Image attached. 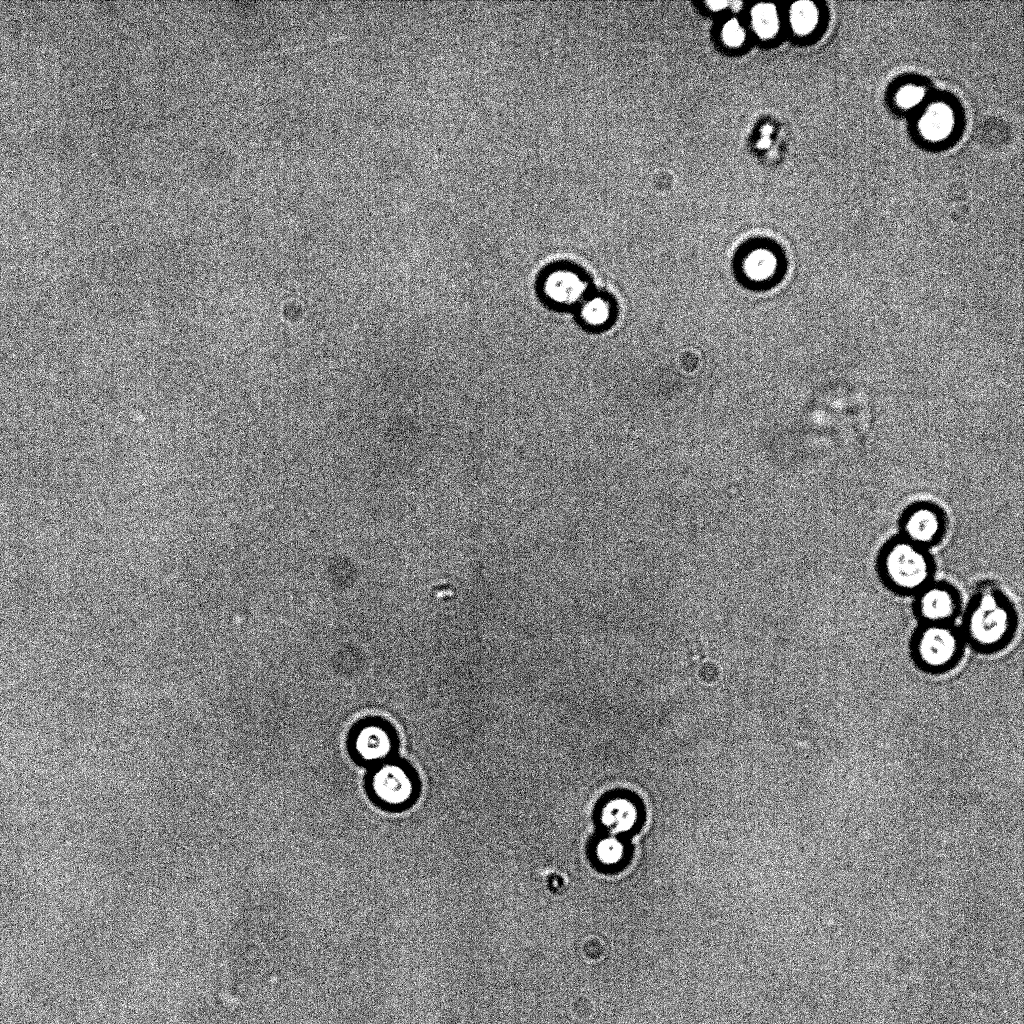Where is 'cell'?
<instances>
[{
    "label": "cell",
    "instance_id": "cell-1",
    "mask_svg": "<svg viewBox=\"0 0 1024 1024\" xmlns=\"http://www.w3.org/2000/svg\"><path fill=\"white\" fill-rule=\"evenodd\" d=\"M875 570L888 590L913 597L935 579L936 563L931 550L896 534L880 547Z\"/></svg>",
    "mask_w": 1024,
    "mask_h": 1024
},
{
    "label": "cell",
    "instance_id": "cell-2",
    "mask_svg": "<svg viewBox=\"0 0 1024 1024\" xmlns=\"http://www.w3.org/2000/svg\"><path fill=\"white\" fill-rule=\"evenodd\" d=\"M1015 620L1011 600L1002 589L992 584L977 587L965 610L966 632L982 646L1003 642L1012 632Z\"/></svg>",
    "mask_w": 1024,
    "mask_h": 1024
},
{
    "label": "cell",
    "instance_id": "cell-3",
    "mask_svg": "<svg viewBox=\"0 0 1024 1024\" xmlns=\"http://www.w3.org/2000/svg\"><path fill=\"white\" fill-rule=\"evenodd\" d=\"M948 528V516L941 506L929 500H918L902 511L897 534L931 550L945 539Z\"/></svg>",
    "mask_w": 1024,
    "mask_h": 1024
},
{
    "label": "cell",
    "instance_id": "cell-4",
    "mask_svg": "<svg viewBox=\"0 0 1024 1024\" xmlns=\"http://www.w3.org/2000/svg\"><path fill=\"white\" fill-rule=\"evenodd\" d=\"M912 598L915 614L923 624H951L962 609L959 590L952 583L936 578Z\"/></svg>",
    "mask_w": 1024,
    "mask_h": 1024
},
{
    "label": "cell",
    "instance_id": "cell-5",
    "mask_svg": "<svg viewBox=\"0 0 1024 1024\" xmlns=\"http://www.w3.org/2000/svg\"><path fill=\"white\" fill-rule=\"evenodd\" d=\"M370 786L373 795L383 804L402 806L415 795L416 785L411 773L402 765L385 761L374 770Z\"/></svg>",
    "mask_w": 1024,
    "mask_h": 1024
},
{
    "label": "cell",
    "instance_id": "cell-6",
    "mask_svg": "<svg viewBox=\"0 0 1024 1024\" xmlns=\"http://www.w3.org/2000/svg\"><path fill=\"white\" fill-rule=\"evenodd\" d=\"M915 647L921 662L930 667L949 664L959 649V636L951 624H923Z\"/></svg>",
    "mask_w": 1024,
    "mask_h": 1024
},
{
    "label": "cell",
    "instance_id": "cell-7",
    "mask_svg": "<svg viewBox=\"0 0 1024 1024\" xmlns=\"http://www.w3.org/2000/svg\"><path fill=\"white\" fill-rule=\"evenodd\" d=\"M353 747L357 756L369 763H383L391 755L394 739L390 730L379 722H368L355 733Z\"/></svg>",
    "mask_w": 1024,
    "mask_h": 1024
},
{
    "label": "cell",
    "instance_id": "cell-8",
    "mask_svg": "<svg viewBox=\"0 0 1024 1024\" xmlns=\"http://www.w3.org/2000/svg\"><path fill=\"white\" fill-rule=\"evenodd\" d=\"M584 279L571 269L560 268L549 273L543 283L545 295L559 305H572L586 293Z\"/></svg>",
    "mask_w": 1024,
    "mask_h": 1024
},
{
    "label": "cell",
    "instance_id": "cell-9",
    "mask_svg": "<svg viewBox=\"0 0 1024 1024\" xmlns=\"http://www.w3.org/2000/svg\"><path fill=\"white\" fill-rule=\"evenodd\" d=\"M744 276L754 283H765L780 271V258L773 249L756 247L746 252L741 262Z\"/></svg>",
    "mask_w": 1024,
    "mask_h": 1024
},
{
    "label": "cell",
    "instance_id": "cell-10",
    "mask_svg": "<svg viewBox=\"0 0 1024 1024\" xmlns=\"http://www.w3.org/2000/svg\"><path fill=\"white\" fill-rule=\"evenodd\" d=\"M953 125L954 116L951 109L943 103H935L922 115L919 129L925 139L940 141L950 134Z\"/></svg>",
    "mask_w": 1024,
    "mask_h": 1024
},
{
    "label": "cell",
    "instance_id": "cell-11",
    "mask_svg": "<svg viewBox=\"0 0 1024 1024\" xmlns=\"http://www.w3.org/2000/svg\"><path fill=\"white\" fill-rule=\"evenodd\" d=\"M751 22L755 33L760 38H772L779 29L776 7L770 3L756 4L751 11Z\"/></svg>",
    "mask_w": 1024,
    "mask_h": 1024
},
{
    "label": "cell",
    "instance_id": "cell-12",
    "mask_svg": "<svg viewBox=\"0 0 1024 1024\" xmlns=\"http://www.w3.org/2000/svg\"><path fill=\"white\" fill-rule=\"evenodd\" d=\"M581 319L591 327H602L610 320L612 308L602 296H593L583 300L580 307Z\"/></svg>",
    "mask_w": 1024,
    "mask_h": 1024
},
{
    "label": "cell",
    "instance_id": "cell-13",
    "mask_svg": "<svg viewBox=\"0 0 1024 1024\" xmlns=\"http://www.w3.org/2000/svg\"><path fill=\"white\" fill-rule=\"evenodd\" d=\"M818 22V11L810 1H798L790 8V23L798 35L810 33Z\"/></svg>",
    "mask_w": 1024,
    "mask_h": 1024
},
{
    "label": "cell",
    "instance_id": "cell-14",
    "mask_svg": "<svg viewBox=\"0 0 1024 1024\" xmlns=\"http://www.w3.org/2000/svg\"><path fill=\"white\" fill-rule=\"evenodd\" d=\"M629 805L622 800L609 801L602 809L601 818L605 825L619 828L629 816Z\"/></svg>",
    "mask_w": 1024,
    "mask_h": 1024
},
{
    "label": "cell",
    "instance_id": "cell-15",
    "mask_svg": "<svg viewBox=\"0 0 1024 1024\" xmlns=\"http://www.w3.org/2000/svg\"><path fill=\"white\" fill-rule=\"evenodd\" d=\"M722 40L729 47H738L745 40V30L738 20L730 19L722 27Z\"/></svg>",
    "mask_w": 1024,
    "mask_h": 1024
},
{
    "label": "cell",
    "instance_id": "cell-16",
    "mask_svg": "<svg viewBox=\"0 0 1024 1024\" xmlns=\"http://www.w3.org/2000/svg\"><path fill=\"white\" fill-rule=\"evenodd\" d=\"M924 97V90L920 86L906 85L902 87L897 95V104L905 109L917 105Z\"/></svg>",
    "mask_w": 1024,
    "mask_h": 1024
},
{
    "label": "cell",
    "instance_id": "cell-17",
    "mask_svg": "<svg viewBox=\"0 0 1024 1024\" xmlns=\"http://www.w3.org/2000/svg\"><path fill=\"white\" fill-rule=\"evenodd\" d=\"M706 4H707L708 8L711 9V10H713V11H720V10L728 7L729 5H731V2H728V1H707Z\"/></svg>",
    "mask_w": 1024,
    "mask_h": 1024
}]
</instances>
